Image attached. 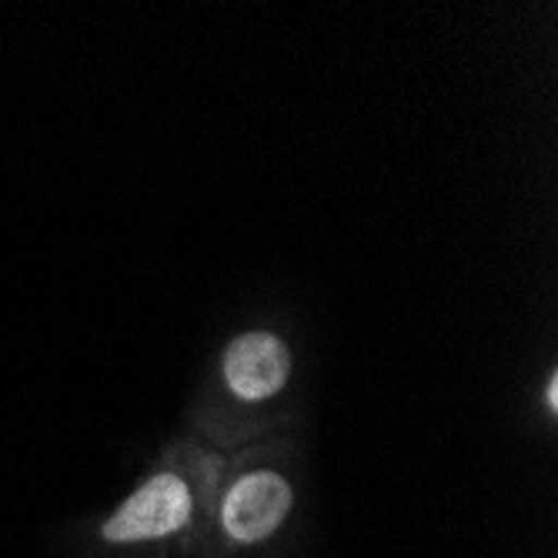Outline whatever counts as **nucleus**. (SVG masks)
<instances>
[{
    "label": "nucleus",
    "instance_id": "f257e3e1",
    "mask_svg": "<svg viewBox=\"0 0 558 558\" xmlns=\"http://www.w3.org/2000/svg\"><path fill=\"white\" fill-rule=\"evenodd\" d=\"M194 498L181 475L161 472L147 478L121 509L105 522V538L111 545H134L174 535L191 522Z\"/></svg>",
    "mask_w": 558,
    "mask_h": 558
},
{
    "label": "nucleus",
    "instance_id": "f03ea898",
    "mask_svg": "<svg viewBox=\"0 0 558 558\" xmlns=\"http://www.w3.org/2000/svg\"><path fill=\"white\" fill-rule=\"evenodd\" d=\"M291 505L294 492L278 472H247L231 485V492L221 501V525L234 542L255 545L281 529Z\"/></svg>",
    "mask_w": 558,
    "mask_h": 558
},
{
    "label": "nucleus",
    "instance_id": "7ed1b4c3",
    "mask_svg": "<svg viewBox=\"0 0 558 558\" xmlns=\"http://www.w3.org/2000/svg\"><path fill=\"white\" fill-rule=\"evenodd\" d=\"M291 375V354L271 331H247L225 351V378L244 401H262L284 388Z\"/></svg>",
    "mask_w": 558,
    "mask_h": 558
},
{
    "label": "nucleus",
    "instance_id": "20e7f679",
    "mask_svg": "<svg viewBox=\"0 0 558 558\" xmlns=\"http://www.w3.org/2000/svg\"><path fill=\"white\" fill-rule=\"evenodd\" d=\"M545 398H548V409H551V412H558V375H551V378H548Z\"/></svg>",
    "mask_w": 558,
    "mask_h": 558
}]
</instances>
